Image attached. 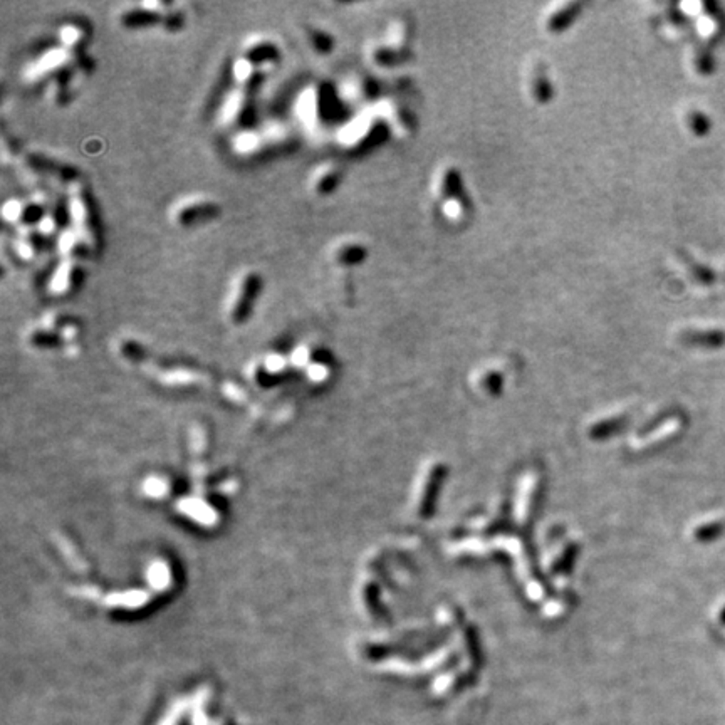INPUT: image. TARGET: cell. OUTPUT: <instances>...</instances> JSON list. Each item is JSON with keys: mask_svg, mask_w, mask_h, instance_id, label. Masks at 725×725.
I'll return each mask as SVG.
<instances>
[{"mask_svg": "<svg viewBox=\"0 0 725 725\" xmlns=\"http://www.w3.org/2000/svg\"><path fill=\"white\" fill-rule=\"evenodd\" d=\"M260 289V279L254 274H247L239 282L237 289L233 290V297L231 301V311L232 316L235 319H244L249 314V311L252 309L254 301L257 299Z\"/></svg>", "mask_w": 725, "mask_h": 725, "instance_id": "2", "label": "cell"}, {"mask_svg": "<svg viewBox=\"0 0 725 725\" xmlns=\"http://www.w3.org/2000/svg\"><path fill=\"white\" fill-rule=\"evenodd\" d=\"M688 341L708 344V346H719L725 343V334L720 331H699V333H688Z\"/></svg>", "mask_w": 725, "mask_h": 725, "instance_id": "7", "label": "cell"}, {"mask_svg": "<svg viewBox=\"0 0 725 725\" xmlns=\"http://www.w3.org/2000/svg\"><path fill=\"white\" fill-rule=\"evenodd\" d=\"M215 212L217 208L214 203L200 202V200H188V202L178 205L177 212H175V219H177L178 224L190 225L200 222V220L210 219V217H214Z\"/></svg>", "mask_w": 725, "mask_h": 725, "instance_id": "4", "label": "cell"}, {"mask_svg": "<svg viewBox=\"0 0 725 725\" xmlns=\"http://www.w3.org/2000/svg\"><path fill=\"white\" fill-rule=\"evenodd\" d=\"M697 65H699L697 69L700 72H710L712 69H714V59H712L708 54H700Z\"/></svg>", "mask_w": 725, "mask_h": 725, "instance_id": "9", "label": "cell"}, {"mask_svg": "<svg viewBox=\"0 0 725 725\" xmlns=\"http://www.w3.org/2000/svg\"><path fill=\"white\" fill-rule=\"evenodd\" d=\"M338 180H339L338 168L322 166V168H319L318 173H314L313 187L318 194L325 195V194H327V192L334 190V187L338 185Z\"/></svg>", "mask_w": 725, "mask_h": 725, "instance_id": "6", "label": "cell"}, {"mask_svg": "<svg viewBox=\"0 0 725 725\" xmlns=\"http://www.w3.org/2000/svg\"><path fill=\"white\" fill-rule=\"evenodd\" d=\"M524 86L526 93L534 102H546L552 96V86L549 81L546 65L539 59H534L527 64L526 75H524Z\"/></svg>", "mask_w": 725, "mask_h": 725, "instance_id": "1", "label": "cell"}, {"mask_svg": "<svg viewBox=\"0 0 725 725\" xmlns=\"http://www.w3.org/2000/svg\"><path fill=\"white\" fill-rule=\"evenodd\" d=\"M68 57H69V52L65 51V49H51V51H47L46 54L40 56L39 59L36 61L31 68H29L27 76L32 77V79H36V77L47 75V72L52 71V69L63 65L65 61H68Z\"/></svg>", "mask_w": 725, "mask_h": 725, "instance_id": "5", "label": "cell"}, {"mask_svg": "<svg viewBox=\"0 0 725 725\" xmlns=\"http://www.w3.org/2000/svg\"><path fill=\"white\" fill-rule=\"evenodd\" d=\"M577 14H579L577 3H558V6L549 7L547 14L543 19L544 29L552 34L563 32L577 17Z\"/></svg>", "mask_w": 725, "mask_h": 725, "instance_id": "3", "label": "cell"}, {"mask_svg": "<svg viewBox=\"0 0 725 725\" xmlns=\"http://www.w3.org/2000/svg\"><path fill=\"white\" fill-rule=\"evenodd\" d=\"M688 121H690V128L694 130V133L697 134V137H703V134L710 130V121H708L705 114H702L700 111L692 113Z\"/></svg>", "mask_w": 725, "mask_h": 725, "instance_id": "8", "label": "cell"}]
</instances>
